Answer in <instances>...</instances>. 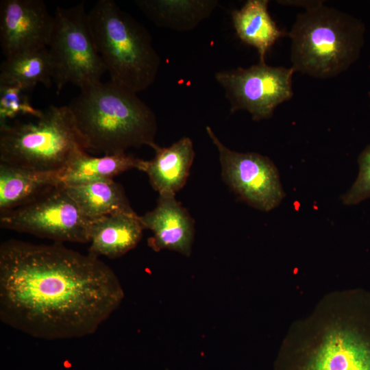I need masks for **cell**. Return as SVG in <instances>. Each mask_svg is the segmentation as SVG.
Masks as SVG:
<instances>
[{"label":"cell","instance_id":"6da1fadb","mask_svg":"<svg viewBox=\"0 0 370 370\" xmlns=\"http://www.w3.org/2000/svg\"><path fill=\"white\" fill-rule=\"evenodd\" d=\"M122 286L98 257L61 243L0 245V319L45 340L95 333L119 307Z\"/></svg>","mask_w":370,"mask_h":370},{"label":"cell","instance_id":"7a4b0ae2","mask_svg":"<svg viewBox=\"0 0 370 370\" xmlns=\"http://www.w3.org/2000/svg\"><path fill=\"white\" fill-rule=\"evenodd\" d=\"M69 106L86 150L110 155L156 145L153 111L136 93L110 80L80 90Z\"/></svg>","mask_w":370,"mask_h":370},{"label":"cell","instance_id":"3957f363","mask_svg":"<svg viewBox=\"0 0 370 370\" xmlns=\"http://www.w3.org/2000/svg\"><path fill=\"white\" fill-rule=\"evenodd\" d=\"M365 32L360 20L322 1H310L288 34L291 67L318 79L336 77L358 59Z\"/></svg>","mask_w":370,"mask_h":370},{"label":"cell","instance_id":"277c9868","mask_svg":"<svg viewBox=\"0 0 370 370\" xmlns=\"http://www.w3.org/2000/svg\"><path fill=\"white\" fill-rule=\"evenodd\" d=\"M88 18L110 81L136 94L151 86L160 58L147 29L113 0L97 1Z\"/></svg>","mask_w":370,"mask_h":370},{"label":"cell","instance_id":"5b68a950","mask_svg":"<svg viewBox=\"0 0 370 370\" xmlns=\"http://www.w3.org/2000/svg\"><path fill=\"white\" fill-rule=\"evenodd\" d=\"M87 151L69 106L51 105L28 121L0 125V162L61 172Z\"/></svg>","mask_w":370,"mask_h":370},{"label":"cell","instance_id":"8992f818","mask_svg":"<svg viewBox=\"0 0 370 370\" xmlns=\"http://www.w3.org/2000/svg\"><path fill=\"white\" fill-rule=\"evenodd\" d=\"M49 52L57 94L67 84L80 90L101 81L106 71L89 26L85 3L57 7Z\"/></svg>","mask_w":370,"mask_h":370},{"label":"cell","instance_id":"52a82bcc","mask_svg":"<svg viewBox=\"0 0 370 370\" xmlns=\"http://www.w3.org/2000/svg\"><path fill=\"white\" fill-rule=\"evenodd\" d=\"M91 220L80 210L64 185L34 201L0 213V226L56 243H89Z\"/></svg>","mask_w":370,"mask_h":370},{"label":"cell","instance_id":"ba28073f","mask_svg":"<svg viewBox=\"0 0 370 370\" xmlns=\"http://www.w3.org/2000/svg\"><path fill=\"white\" fill-rule=\"evenodd\" d=\"M294 72L292 67L259 62L248 68L219 71L214 77L225 90L230 112L246 110L259 121L271 118L280 104L292 98Z\"/></svg>","mask_w":370,"mask_h":370},{"label":"cell","instance_id":"9c48e42d","mask_svg":"<svg viewBox=\"0 0 370 370\" xmlns=\"http://www.w3.org/2000/svg\"><path fill=\"white\" fill-rule=\"evenodd\" d=\"M206 130L218 150L223 180L237 197L264 212L279 206L286 194L273 161L258 153L231 150L210 126Z\"/></svg>","mask_w":370,"mask_h":370},{"label":"cell","instance_id":"30bf717a","mask_svg":"<svg viewBox=\"0 0 370 370\" xmlns=\"http://www.w3.org/2000/svg\"><path fill=\"white\" fill-rule=\"evenodd\" d=\"M53 16L42 0L0 1V45L5 58L40 50L50 42Z\"/></svg>","mask_w":370,"mask_h":370},{"label":"cell","instance_id":"8fae6325","mask_svg":"<svg viewBox=\"0 0 370 370\" xmlns=\"http://www.w3.org/2000/svg\"><path fill=\"white\" fill-rule=\"evenodd\" d=\"M145 229L153 236L148 244L154 251L171 249L183 255H190L195 234L194 221L175 195H160L156 206L140 216Z\"/></svg>","mask_w":370,"mask_h":370},{"label":"cell","instance_id":"7c38bea8","mask_svg":"<svg viewBox=\"0 0 370 370\" xmlns=\"http://www.w3.org/2000/svg\"><path fill=\"white\" fill-rule=\"evenodd\" d=\"M155 156L143 160L142 171L148 175L153 188L160 195H173L186 184L195 158L191 139L183 137L168 147L157 144L152 147Z\"/></svg>","mask_w":370,"mask_h":370},{"label":"cell","instance_id":"4fadbf2b","mask_svg":"<svg viewBox=\"0 0 370 370\" xmlns=\"http://www.w3.org/2000/svg\"><path fill=\"white\" fill-rule=\"evenodd\" d=\"M144 230L136 212L112 214L91 220L88 253L98 258H119L138 245Z\"/></svg>","mask_w":370,"mask_h":370},{"label":"cell","instance_id":"5bb4252c","mask_svg":"<svg viewBox=\"0 0 370 370\" xmlns=\"http://www.w3.org/2000/svg\"><path fill=\"white\" fill-rule=\"evenodd\" d=\"M61 185L60 172L0 162V213L25 205Z\"/></svg>","mask_w":370,"mask_h":370},{"label":"cell","instance_id":"9a60e30c","mask_svg":"<svg viewBox=\"0 0 370 370\" xmlns=\"http://www.w3.org/2000/svg\"><path fill=\"white\" fill-rule=\"evenodd\" d=\"M268 4V0H248L232 13L237 36L257 50L262 62H265L267 53L276 41L285 35L270 16Z\"/></svg>","mask_w":370,"mask_h":370},{"label":"cell","instance_id":"2e32d148","mask_svg":"<svg viewBox=\"0 0 370 370\" xmlns=\"http://www.w3.org/2000/svg\"><path fill=\"white\" fill-rule=\"evenodd\" d=\"M136 5L156 25L186 32L208 18L217 7V0H136Z\"/></svg>","mask_w":370,"mask_h":370},{"label":"cell","instance_id":"e0dca14e","mask_svg":"<svg viewBox=\"0 0 370 370\" xmlns=\"http://www.w3.org/2000/svg\"><path fill=\"white\" fill-rule=\"evenodd\" d=\"M143 160L126 153L103 155L95 157L88 155L86 151L79 153L60 172L63 185L74 186L112 178L126 171L136 169L141 170Z\"/></svg>","mask_w":370,"mask_h":370},{"label":"cell","instance_id":"ac0fdd59","mask_svg":"<svg viewBox=\"0 0 370 370\" xmlns=\"http://www.w3.org/2000/svg\"><path fill=\"white\" fill-rule=\"evenodd\" d=\"M64 187L82 212L90 220L112 214L135 212L123 186L113 180Z\"/></svg>","mask_w":370,"mask_h":370},{"label":"cell","instance_id":"d6986e66","mask_svg":"<svg viewBox=\"0 0 370 370\" xmlns=\"http://www.w3.org/2000/svg\"><path fill=\"white\" fill-rule=\"evenodd\" d=\"M53 75L52 60L46 47L5 58L0 66V84H15L27 91L38 84L49 88Z\"/></svg>","mask_w":370,"mask_h":370},{"label":"cell","instance_id":"ffe728a7","mask_svg":"<svg viewBox=\"0 0 370 370\" xmlns=\"http://www.w3.org/2000/svg\"><path fill=\"white\" fill-rule=\"evenodd\" d=\"M27 90L15 84H0V125L19 116H40L43 110L31 103Z\"/></svg>","mask_w":370,"mask_h":370},{"label":"cell","instance_id":"44dd1931","mask_svg":"<svg viewBox=\"0 0 370 370\" xmlns=\"http://www.w3.org/2000/svg\"><path fill=\"white\" fill-rule=\"evenodd\" d=\"M358 163V176L350 188L341 198L345 206L356 205L370 199V145L360 153Z\"/></svg>","mask_w":370,"mask_h":370}]
</instances>
